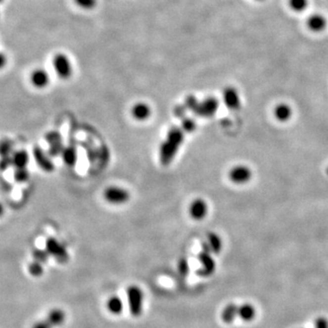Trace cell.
Here are the masks:
<instances>
[{
    "label": "cell",
    "instance_id": "cell-1",
    "mask_svg": "<svg viewBox=\"0 0 328 328\" xmlns=\"http://www.w3.org/2000/svg\"><path fill=\"white\" fill-rule=\"evenodd\" d=\"M184 133L185 132L178 127H173L169 131L166 140L160 147V161L162 165H168L173 161L181 144L184 141Z\"/></svg>",
    "mask_w": 328,
    "mask_h": 328
},
{
    "label": "cell",
    "instance_id": "cell-2",
    "mask_svg": "<svg viewBox=\"0 0 328 328\" xmlns=\"http://www.w3.org/2000/svg\"><path fill=\"white\" fill-rule=\"evenodd\" d=\"M127 297L131 315L139 317L143 309V293L141 288L132 285L127 289Z\"/></svg>",
    "mask_w": 328,
    "mask_h": 328
},
{
    "label": "cell",
    "instance_id": "cell-3",
    "mask_svg": "<svg viewBox=\"0 0 328 328\" xmlns=\"http://www.w3.org/2000/svg\"><path fill=\"white\" fill-rule=\"evenodd\" d=\"M46 250L50 256L54 257L60 263H65L69 259L67 249L53 237H49L47 239Z\"/></svg>",
    "mask_w": 328,
    "mask_h": 328
},
{
    "label": "cell",
    "instance_id": "cell-4",
    "mask_svg": "<svg viewBox=\"0 0 328 328\" xmlns=\"http://www.w3.org/2000/svg\"><path fill=\"white\" fill-rule=\"evenodd\" d=\"M104 198L107 202L113 204H121L128 202L130 199V194L125 189L120 187L111 186L107 188L104 192Z\"/></svg>",
    "mask_w": 328,
    "mask_h": 328
},
{
    "label": "cell",
    "instance_id": "cell-5",
    "mask_svg": "<svg viewBox=\"0 0 328 328\" xmlns=\"http://www.w3.org/2000/svg\"><path fill=\"white\" fill-rule=\"evenodd\" d=\"M54 69L56 70V73L59 76L61 79H69L72 73L71 64L69 62V59L66 55L64 54H57L54 57L53 60Z\"/></svg>",
    "mask_w": 328,
    "mask_h": 328
},
{
    "label": "cell",
    "instance_id": "cell-6",
    "mask_svg": "<svg viewBox=\"0 0 328 328\" xmlns=\"http://www.w3.org/2000/svg\"><path fill=\"white\" fill-rule=\"evenodd\" d=\"M219 103L215 98H207L202 102H198L193 112L197 115L202 117H210L213 115L218 109Z\"/></svg>",
    "mask_w": 328,
    "mask_h": 328
},
{
    "label": "cell",
    "instance_id": "cell-7",
    "mask_svg": "<svg viewBox=\"0 0 328 328\" xmlns=\"http://www.w3.org/2000/svg\"><path fill=\"white\" fill-rule=\"evenodd\" d=\"M229 177L236 185H244L252 178V171L246 166L239 165L231 170Z\"/></svg>",
    "mask_w": 328,
    "mask_h": 328
},
{
    "label": "cell",
    "instance_id": "cell-8",
    "mask_svg": "<svg viewBox=\"0 0 328 328\" xmlns=\"http://www.w3.org/2000/svg\"><path fill=\"white\" fill-rule=\"evenodd\" d=\"M33 156H34L35 161L38 163V165L44 172L51 173L54 171L55 165L51 161V159L49 158L50 156L42 150L41 147H39V146L35 147L34 150H33Z\"/></svg>",
    "mask_w": 328,
    "mask_h": 328
},
{
    "label": "cell",
    "instance_id": "cell-9",
    "mask_svg": "<svg viewBox=\"0 0 328 328\" xmlns=\"http://www.w3.org/2000/svg\"><path fill=\"white\" fill-rule=\"evenodd\" d=\"M198 258L202 264V268L198 271V275L202 277H208L212 275L215 270V262L210 254V252L202 251L199 253Z\"/></svg>",
    "mask_w": 328,
    "mask_h": 328
},
{
    "label": "cell",
    "instance_id": "cell-10",
    "mask_svg": "<svg viewBox=\"0 0 328 328\" xmlns=\"http://www.w3.org/2000/svg\"><path fill=\"white\" fill-rule=\"evenodd\" d=\"M189 211H190L191 218L197 220V221L202 220L207 215V203L202 199H196L191 202Z\"/></svg>",
    "mask_w": 328,
    "mask_h": 328
},
{
    "label": "cell",
    "instance_id": "cell-11",
    "mask_svg": "<svg viewBox=\"0 0 328 328\" xmlns=\"http://www.w3.org/2000/svg\"><path fill=\"white\" fill-rule=\"evenodd\" d=\"M223 98H224L225 105L229 109H236L240 107L241 99H240V96H239V94H238L234 88H233V87L226 88L225 92H224Z\"/></svg>",
    "mask_w": 328,
    "mask_h": 328
},
{
    "label": "cell",
    "instance_id": "cell-12",
    "mask_svg": "<svg viewBox=\"0 0 328 328\" xmlns=\"http://www.w3.org/2000/svg\"><path fill=\"white\" fill-rule=\"evenodd\" d=\"M307 27L313 32H322L328 26L327 18L321 14H312L307 19Z\"/></svg>",
    "mask_w": 328,
    "mask_h": 328
},
{
    "label": "cell",
    "instance_id": "cell-13",
    "mask_svg": "<svg viewBox=\"0 0 328 328\" xmlns=\"http://www.w3.org/2000/svg\"><path fill=\"white\" fill-rule=\"evenodd\" d=\"M31 82L36 88L42 89L48 84L49 77L46 70L41 69H36L31 75Z\"/></svg>",
    "mask_w": 328,
    "mask_h": 328
},
{
    "label": "cell",
    "instance_id": "cell-14",
    "mask_svg": "<svg viewBox=\"0 0 328 328\" xmlns=\"http://www.w3.org/2000/svg\"><path fill=\"white\" fill-rule=\"evenodd\" d=\"M132 112L133 118L140 121H146L151 114L150 106L146 103H137L134 105Z\"/></svg>",
    "mask_w": 328,
    "mask_h": 328
},
{
    "label": "cell",
    "instance_id": "cell-15",
    "mask_svg": "<svg viewBox=\"0 0 328 328\" xmlns=\"http://www.w3.org/2000/svg\"><path fill=\"white\" fill-rule=\"evenodd\" d=\"M46 319L51 324L53 328H56L61 326L65 322L66 314L63 310L59 308H54L47 314Z\"/></svg>",
    "mask_w": 328,
    "mask_h": 328
},
{
    "label": "cell",
    "instance_id": "cell-16",
    "mask_svg": "<svg viewBox=\"0 0 328 328\" xmlns=\"http://www.w3.org/2000/svg\"><path fill=\"white\" fill-rule=\"evenodd\" d=\"M12 157V165L16 169L27 168L29 164V154L26 150H17L13 153Z\"/></svg>",
    "mask_w": 328,
    "mask_h": 328
},
{
    "label": "cell",
    "instance_id": "cell-17",
    "mask_svg": "<svg viewBox=\"0 0 328 328\" xmlns=\"http://www.w3.org/2000/svg\"><path fill=\"white\" fill-rule=\"evenodd\" d=\"M61 157L66 165H68L69 167L75 166L77 161H78V153H77L75 147L74 146L65 147Z\"/></svg>",
    "mask_w": 328,
    "mask_h": 328
},
{
    "label": "cell",
    "instance_id": "cell-18",
    "mask_svg": "<svg viewBox=\"0 0 328 328\" xmlns=\"http://www.w3.org/2000/svg\"><path fill=\"white\" fill-rule=\"evenodd\" d=\"M275 117L278 121H287L293 114V110L287 104H279L275 109Z\"/></svg>",
    "mask_w": 328,
    "mask_h": 328
},
{
    "label": "cell",
    "instance_id": "cell-19",
    "mask_svg": "<svg viewBox=\"0 0 328 328\" xmlns=\"http://www.w3.org/2000/svg\"><path fill=\"white\" fill-rule=\"evenodd\" d=\"M106 305H107V309L112 315H121V312L123 310L122 300L117 295H113V296L109 297Z\"/></svg>",
    "mask_w": 328,
    "mask_h": 328
},
{
    "label": "cell",
    "instance_id": "cell-20",
    "mask_svg": "<svg viewBox=\"0 0 328 328\" xmlns=\"http://www.w3.org/2000/svg\"><path fill=\"white\" fill-rule=\"evenodd\" d=\"M238 316V307L234 304H229L225 306L224 311L222 313V318L226 324H232L235 317Z\"/></svg>",
    "mask_w": 328,
    "mask_h": 328
},
{
    "label": "cell",
    "instance_id": "cell-21",
    "mask_svg": "<svg viewBox=\"0 0 328 328\" xmlns=\"http://www.w3.org/2000/svg\"><path fill=\"white\" fill-rule=\"evenodd\" d=\"M238 316L244 321H251L255 317V309L250 304H244L238 307Z\"/></svg>",
    "mask_w": 328,
    "mask_h": 328
},
{
    "label": "cell",
    "instance_id": "cell-22",
    "mask_svg": "<svg viewBox=\"0 0 328 328\" xmlns=\"http://www.w3.org/2000/svg\"><path fill=\"white\" fill-rule=\"evenodd\" d=\"M208 245L211 250V252L214 253H219L222 250V246H223V242L220 238V236L217 235L214 233H211L208 235L207 240Z\"/></svg>",
    "mask_w": 328,
    "mask_h": 328
},
{
    "label": "cell",
    "instance_id": "cell-23",
    "mask_svg": "<svg viewBox=\"0 0 328 328\" xmlns=\"http://www.w3.org/2000/svg\"><path fill=\"white\" fill-rule=\"evenodd\" d=\"M289 7L294 12L305 11L308 6V0H288Z\"/></svg>",
    "mask_w": 328,
    "mask_h": 328
},
{
    "label": "cell",
    "instance_id": "cell-24",
    "mask_svg": "<svg viewBox=\"0 0 328 328\" xmlns=\"http://www.w3.org/2000/svg\"><path fill=\"white\" fill-rule=\"evenodd\" d=\"M29 178V171L27 170V168L16 169V171L14 173V179L17 181V183L23 184L25 182H27Z\"/></svg>",
    "mask_w": 328,
    "mask_h": 328
},
{
    "label": "cell",
    "instance_id": "cell-25",
    "mask_svg": "<svg viewBox=\"0 0 328 328\" xmlns=\"http://www.w3.org/2000/svg\"><path fill=\"white\" fill-rule=\"evenodd\" d=\"M32 255H33L35 261H38L41 264H46L48 260V257L50 256L47 252V250H41V249H35L32 253Z\"/></svg>",
    "mask_w": 328,
    "mask_h": 328
},
{
    "label": "cell",
    "instance_id": "cell-26",
    "mask_svg": "<svg viewBox=\"0 0 328 328\" xmlns=\"http://www.w3.org/2000/svg\"><path fill=\"white\" fill-rule=\"evenodd\" d=\"M29 274L33 277H41V275L43 274V264H41L38 261L32 262L30 265H29Z\"/></svg>",
    "mask_w": 328,
    "mask_h": 328
},
{
    "label": "cell",
    "instance_id": "cell-27",
    "mask_svg": "<svg viewBox=\"0 0 328 328\" xmlns=\"http://www.w3.org/2000/svg\"><path fill=\"white\" fill-rule=\"evenodd\" d=\"M64 149H65V147H64L63 142H61V143L53 144V145H49V148H48V150H47V153H48V155L52 157V158H55V157L62 155V152H63Z\"/></svg>",
    "mask_w": 328,
    "mask_h": 328
},
{
    "label": "cell",
    "instance_id": "cell-28",
    "mask_svg": "<svg viewBox=\"0 0 328 328\" xmlns=\"http://www.w3.org/2000/svg\"><path fill=\"white\" fill-rule=\"evenodd\" d=\"M45 140L48 145L53 144L61 143L62 142V136L58 132H50L47 133Z\"/></svg>",
    "mask_w": 328,
    "mask_h": 328
},
{
    "label": "cell",
    "instance_id": "cell-29",
    "mask_svg": "<svg viewBox=\"0 0 328 328\" xmlns=\"http://www.w3.org/2000/svg\"><path fill=\"white\" fill-rule=\"evenodd\" d=\"M195 128V122L191 119H185L182 122V130L185 133H192Z\"/></svg>",
    "mask_w": 328,
    "mask_h": 328
},
{
    "label": "cell",
    "instance_id": "cell-30",
    "mask_svg": "<svg viewBox=\"0 0 328 328\" xmlns=\"http://www.w3.org/2000/svg\"><path fill=\"white\" fill-rule=\"evenodd\" d=\"M76 4L81 8L84 9H92L96 6V0H74Z\"/></svg>",
    "mask_w": 328,
    "mask_h": 328
},
{
    "label": "cell",
    "instance_id": "cell-31",
    "mask_svg": "<svg viewBox=\"0 0 328 328\" xmlns=\"http://www.w3.org/2000/svg\"><path fill=\"white\" fill-rule=\"evenodd\" d=\"M178 269L180 274H181L182 276L185 277V276L188 275V273H189V264H188L187 260L185 259V258L180 260L178 265Z\"/></svg>",
    "mask_w": 328,
    "mask_h": 328
},
{
    "label": "cell",
    "instance_id": "cell-32",
    "mask_svg": "<svg viewBox=\"0 0 328 328\" xmlns=\"http://www.w3.org/2000/svg\"><path fill=\"white\" fill-rule=\"evenodd\" d=\"M198 102H199V101L197 100V98H196L194 96L190 95V96H188V97L186 98V99H185V106L186 107V109H190L191 111H193V109H195V107L197 106Z\"/></svg>",
    "mask_w": 328,
    "mask_h": 328
},
{
    "label": "cell",
    "instance_id": "cell-33",
    "mask_svg": "<svg viewBox=\"0 0 328 328\" xmlns=\"http://www.w3.org/2000/svg\"><path fill=\"white\" fill-rule=\"evenodd\" d=\"M12 150V145L8 141H3L1 144V153L2 157L4 156H9V153Z\"/></svg>",
    "mask_w": 328,
    "mask_h": 328
},
{
    "label": "cell",
    "instance_id": "cell-34",
    "mask_svg": "<svg viewBox=\"0 0 328 328\" xmlns=\"http://www.w3.org/2000/svg\"><path fill=\"white\" fill-rule=\"evenodd\" d=\"M10 165H12V157H10V156H4L2 158V161H1L2 171H5L6 168L9 167Z\"/></svg>",
    "mask_w": 328,
    "mask_h": 328
},
{
    "label": "cell",
    "instance_id": "cell-35",
    "mask_svg": "<svg viewBox=\"0 0 328 328\" xmlns=\"http://www.w3.org/2000/svg\"><path fill=\"white\" fill-rule=\"evenodd\" d=\"M32 328H54L52 327L51 324L48 322L47 319L41 320L39 322L36 323Z\"/></svg>",
    "mask_w": 328,
    "mask_h": 328
},
{
    "label": "cell",
    "instance_id": "cell-36",
    "mask_svg": "<svg viewBox=\"0 0 328 328\" xmlns=\"http://www.w3.org/2000/svg\"><path fill=\"white\" fill-rule=\"evenodd\" d=\"M316 328H328V321L325 317H319L316 320Z\"/></svg>",
    "mask_w": 328,
    "mask_h": 328
},
{
    "label": "cell",
    "instance_id": "cell-37",
    "mask_svg": "<svg viewBox=\"0 0 328 328\" xmlns=\"http://www.w3.org/2000/svg\"><path fill=\"white\" fill-rule=\"evenodd\" d=\"M186 109H186L185 106H177L174 109V113L178 118H182V117L185 116Z\"/></svg>",
    "mask_w": 328,
    "mask_h": 328
},
{
    "label": "cell",
    "instance_id": "cell-38",
    "mask_svg": "<svg viewBox=\"0 0 328 328\" xmlns=\"http://www.w3.org/2000/svg\"><path fill=\"white\" fill-rule=\"evenodd\" d=\"M257 1H264V0H257Z\"/></svg>",
    "mask_w": 328,
    "mask_h": 328
}]
</instances>
